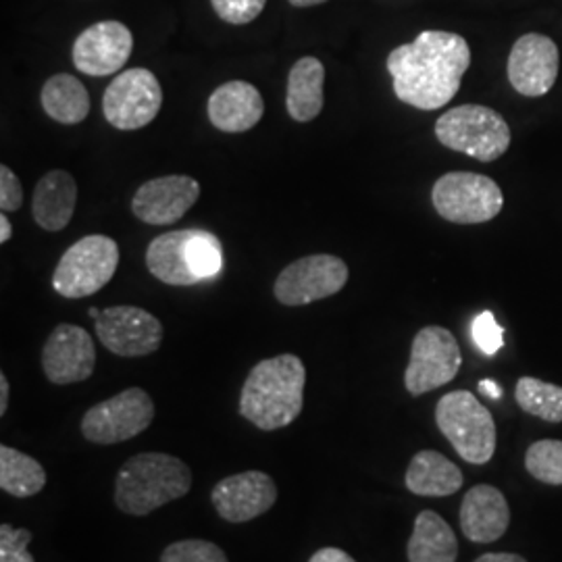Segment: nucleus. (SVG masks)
<instances>
[{"mask_svg":"<svg viewBox=\"0 0 562 562\" xmlns=\"http://www.w3.org/2000/svg\"><path fill=\"white\" fill-rule=\"evenodd\" d=\"M471 65L467 41L440 30H427L387 55V71L398 101L422 111L442 109L461 90Z\"/></svg>","mask_w":562,"mask_h":562,"instance_id":"obj_1","label":"nucleus"},{"mask_svg":"<svg viewBox=\"0 0 562 562\" xmlns=\"http://www.w3.org/2000/svg\"><path fill=\"white\" fill-rule=\"evenodd\" d=\"M306 369L296 355H280L252 367L241 385L240 415L261 431L296 422L304 406Z\"/></svg>","mask_w":562,"mask_h":562,"instance_id":"obj_2","label":"nucleus"},{"mask_svg":"<svg viewBox=\"0 0 562 562\" xmlns=\"http://www.w3.org/2000/svg\"><path fill=\"white\" fill-rule=\"evenodd\" d=\"M192 490V471L165 452H140L123 462L115 480V504L121 513L146 517Z\"/></svg>","mask_w":562,"mask_h":562,"instance_id":"obj_3","label":"nucleus"},{"mask_svg":"<svg viewBox=\"0 0 562 562\" xmlns=\"http://www.w3.org/2000/svg\"><path fill=\"white\" fill-rule=\"evenodd\" d=\"M146 267L167 285H194L222 271V241L204 229L167 232L150 241Z\"/></svg>","mask_w":562,"mask_h":562,"instance_id":"obj_4","label":"nucleus"},{"mask_svg":"<svg viewBox=\"0 0 562 562\" xmlns=\"http://www.w3.org/2000/svg\"><path fill=\"white\" fill-rule=\"evenodd\" d=\"M436 138L446 148L475 161L501 159L510 146V127L501 113L482 104H461L446 111L436 123Z\"/></svg>","mask_w":562,"mask_h":562,"instance_id":"obj_5","label":"nucleus"},{"mask_svg":"<svg viewBox=\"0 0 562 562\" xmlns=\"http://www.w3.org/2000/svg\"><path fill=\"white\" fill-rule=\"evenodd\" d=\"M436 423L462 461H492L496 452V423L475 394L457 390L442 396L436 406Z\"/></svg>","mask_w":562,"mask_h":562,"instance_id":"obj_6","label":"nucleus"},{"mask_svg":"<svg viewBox=\"0 0 562 562\" xmlns=\"http://www.w3.org/2000/svg\"><path fill=\"white\" fill-rule=\"evenodd\" d=\"M120 267V246L109 236H86L60 257L53 288L63 299H86L113 280Z\"/></svg>","mask_w":562,"mask_h":562,"instance_id":"obj_7","label":"nucleus"},{"mask_svg":"<svg viewBox=\"0 0 562 562\" xmlns=\"http://www.w3.org/2000/svg\"><path fill=\"white\" fill-rule=\"evenodd\" d=\"M431 202L446 222L477 225L501 215L504 196L492 178L469 171H452L436 181Z\"/></svg>","mask_w":562,"mask_h":562,"instance_id":"obj_8","label":"nucleus"},{"mask_svg":"<svg viewBox=\"0 0 562 562\" xmlns=\"http://www.w3.org/2000/svg\"><path fill=\"white\" fill-rule=\"evenodd\" d=\"M155 402L142 387H127L99 402L81 417V436L97 446L127 442L150 427Z\"/></svg>","mask_w":562,"mask_h":562,"instance_id":"obj_9","label":"nucleus"},{"mask_svg":"<svg viewBox=\"0 0 562 562\" xmlns=\"http://www.w3.org/2000/svg\"><path fill=\"white\" fill-rule=\"evenodd\" d=\"M459 341L440 325L423 327L411 346V361L404 371V387L411 396H423L452 382L461 371Z\"/></svg>","mask_w":562,"mask_h":562,"instance_id":"obj_10","label":"nucleus"},{"mask_svg":"<svg viewBox=\"0 0 562 562\" xmlns=\"http://www.w3.org/2000/svg\"><path fill=\"white\" fill-rule=\"evenodd\" d=\"M162 90L148 69H127L109 83L102 97V113L109 125L134 132L146 127L161 111Z\"/></svg>","mask_w":562,"mask_h":562,"instance_id":"obj_11","label":"nucleus"},{"mask_svg":"<svg viewBox=\"0 0 562 562\" xmlns=\"http://www.w3.org/2000/svg\"><path fill=\"white\" fill-rule=\"evenodd\" d=\"M348 265L334 255H311L288 265L273 285L283 306H304L336 296L348 283Z\"/></svg>","mask_w":562,"mask_h":562,"instance_id":"obj_12","label":"nucleus"},{"mask_svg":"<svg viewBox=\"0 0 562 562\" xmlns=\"http://www.w3.org/2000/svg\"><path fill=\"white\" fill-rule=\"evenodd\" d=\"M94 322L102 346L123 359L146 357L161 348L162 323L138 306H109Z\"/></svg>","mask_w":562,"mask_h":562,"instance_id":"obj_13","label":"nucleus"},{"mask_svg":"<svg viewBox=\"0 0 562 562\" xmlns=\"http://www.w3.org/2000/svg\"><path fill=\"white\" fill-rule=\"evenodd\" d=\"M97 367L92 336L71 323H60L42 346V371L55 385L86 382Z\"/></svg>","mask_w":562,"mask_h":562,"instance_id":"obj_14","label":"nucleus"},{"mask_svg":"<svg viewBox=\"0 0 562 562\" xmlns=\"http://www.w3.org/2000/svg\"><path fill=\"white\" fill-rule=\"evenodd\" d=\"M132 50L134 36L121 21H99L74 42V65L86 76L104 78L121 71Z\"/></svg>","mask_w":562,"mask_h":562,"instance_id":"obj_15","label":"nucleus"},{"mask_svg":"<svg viewBox=\"0 0 562 562\" xmlns=\"http://www.w3.org/2000/svg\"><path fill=\"white\" fill-rule=\"evenodd\" d=\"M559 63L557 42L542 34H525L510 50L508 81L522 97L538 99L557 83Z\"/></svg>","mask_w":562,"mask_h":562,"instance_id":"obj_16","label":"nucleus"},{"mask_svg":"<svg viewBox=\"0 0 562 562\" xmlns=\"http://www.w3.org/2000/svg\"><path fill=\"white\" fill-rule=\"evenodd\" d=\"M211 503L223 521H252L276 506L278 485L262 471H244L217 483L211 492Z\"/></svg>","mask_w":562,"mask_h":562,"instance_id":"obj_17","label":"nucleus"},{"mask_svg":"<svg viewBox=\"0 0 562 562\" xmlns=\"http://www.w3.org/2000/svg\"><path fill=\"white\" fill-rule=\"evenodd\" d=\"M201 199V183L190 176H165L146 181L132 201L134 215L146 225H171Z\"/></svg>","mask_w":562,"mask_h":562,"instance_id":"obj_18","label":"nucleus"},{"mask_svg":"<svg viewBox=\"0 0 562 562\" xmlns=\"http://www.w3.org/2000/svg\"><path fill=\"white\" fill-rule=\"evenodd\" d=\"M459 521L469 542H496L510 525V508L498 487L480 483L464 494Z\"/></svg>","mask_w":562,"mask_h":562,"instance_id":"obj_19","label":"nucleus"},{"mask_svg":"<svg viewBox=\"0 0 562 562\" xmlns=\"http://www.w3.org/2000/svg\"><path fill=\"white\" fill-rule=\"evenodd\" d=\"M209 120L225 134L252 130L265 113L261 92L248 81L234 80L220 86L209 99Z\"/></svg>","mask_w":562,"mask_h":562,"instance_id":"obj_20","label":"nucleus"},{"mask_svg":"<svg viewBox=\"0 0 562 562\" xmlns=\"http://www.w3.org/2000/svg\"><path fill=\"white\" fill-rule=\"evenodd\" d=\"M76 202H78V183L74 180V176L63 169H55L42 176V180L36 183L34 199H32V213L42 229L60 232L71 222L76 213Z\"/></svg>","mask_w":562,"mask_h":562,"instance_id":"obj_21","label":"nucleus"},{"mask_svg":"<svg viewBox=\"0 0 562 562\" xmlns=\"http://www.w3.org/2000/svg\"><path fill=\"white\" fill-rule=\"evenodd\" d=\"M461 469L436 450H422L406 469L404 483L408 492L425 498H446L462 487Z\"/></svg>","mask_w":562,"mask_h":562,"instance_id":"obj_22","label":"nucleus"},{"mask_svg":"<svg viewBox=\"0 0 562 562\" xmlns=\"http://www.w3.org/2000/svg\"><path fill=\"white\" fill-rule=\"evenodd\" d=\"M408 562H457L459 540L454 529L434 510H422L406 546Z\"/></svg>","mask_w":562,"mask_h":562,"instance_id":"obj_23","label":"nucleus"},{"mask_svg":"<svg viewBox=\"0 0 562 562\" xmlns=\"http://www.w3.org/2000/svg\"><path fill=\"white\" fill-rule=\"evenodd\" d=\"M323 81H325V67L322 60L315 57H302L290 69L285 109L292 120L308 123L322 113Z\"/></svg>","mask_w":562,"mask_h":562,"instance_id":"obj_24","label":"nucleus"},{"mask_svg":"<svg viewBox=\"0 0 562 562\" xmlns=\"http://www.w3.org/2000/svg\"><path fill=\"white\" fill-rule=\"evenodd\" d=\"M44 113L63 125H76L90 113V94L76 76L57 74L42 86Z\"/></svg>","mask_w":562,"mask_h":562,"instance_id":"obj_25","label":"nucleus"},{"mask_svg":"<svg viewBox=\"0 0 562 562\" xmlns=\"http://www.w3.org/2000/svg\"><path fill=\"white\" fill-rule=\"evenodd\" d=\"M46 485V471L41 462L11 446H0V487L9 496L32 498Z\"/></svg>","mask_w":562,"mask_h":562,"instance_id":"obj_26","label":"nucleus"},{"mask_svg":"<svg viewBox=\"0 0 562 562\" xmlns=\"http://www.w3.org/2000/svg\"><path fill=\"white\" fill-rule=\"evenodd\" d=\"M515 398L527 415L548 423H562V387L538 378H521L515 387Z\"/></svg>","mask_w":562,"mask_h":562,"instance_id":"obj_27","label":"nucleus"},{"mask_svg":"<svg viewBox=\"0 0 562 562\" xmlns=\"http://www.w3.org/2000/svg\"><path fill=\"white\" fill-rule=\"evenodd\" d=\"M525 469L538 482L562 485L561 440H540L531 443L525 454Z\"/></svg>","mask_w":562,"mask_h":562,"instance_id":"obj_28","label":"nucleus"},{"mask_svg":"<svg viewBox=\"0 0 562 562\" xmlns=\"http://www.w3.org/2000/svg\"><path fill=\"white\" fill-rule=\"evenodd\" d=\"M159 562H229L217 543L209 540H180L162 550Z\"/></svg>","mask_w":562,"mask_h":562,"instance_id":"obj_29","label":"nucleus"},{"mask_svg":"<svg viewBox=\"0 0 562 562\" xmlns=\"http://www.w3.org/2000/svg\"><path fill=\"white\" fill-rule=\"evenodd\" d=\"M32 542V533L23 529H13L11 525H0V562H36L27 546Z\"/></svg>","mask_w":562,"mask_h":562,"instance_id":"obj_30","label":"nucleus"},{"mask_svg":"<svg viewBox=\"0 0 562 562\" xmlns=\"http://www.w3.org/2000/svg\"><path fill=\"white\" fill-rule=\"evenodd\" d=\"M473 341L485 357H494L504 346V327L498 325L494 313L483 311L473 322Z\"/></svg>","mask_w":562,"mask_h":562,"instance_id":"obj_31","label":"nucleus"},{"mask_svg":"<svg viewBox=\"0 0 562 562\" xmlns=\"http://www.w3.org/2000/svg\"><path fill=\"white\" fill-rule=\"evenodd\" d=\"M211 4L225 23L246 25L261 15L267 0H211Z\"/></svg>","mask_w":562,"mask_h":562,"instance_id":"obj_32","label":"nucleus"},{"mask_svg":"<svg viewBox=\"0 0 562 562\" xmlns=\"http://www.w3.org/2000/svg\"><path fill=\"white\" fill-rule=\"evenodd\" d=\"M23 204V188L13 169L0 165V209L2 213H15Z\"/></svg>","mask_w":562,"mask_h":562,"instance_id":"obj_33","label":"nucleus"},{"mask_svg":"<svg viewBox=\"0 0 562 562\" xmlns=\"http://www.w3.org/2000/svg\"><path fill=\"white\" fill-rule=\"evenodd\" d=\"M308 562H357L348 552H344L341 548H331V546H327V548H322V550H317Z\"/></svg>","mask_w":562,"mask_h":562,"instance_id":"obj_34","label":"nucleus"},{"mask_svg":"<svg viewBox=\"0 0 562 562\" xmlns=\"http://www.w3.org/2000/svg\"><path fill=\"white\" fill-rule=\"evenodd\" d=\"M475 562H527L519 554H510V552H487Z\"/></svg>","mask_w":562,"mask_h":562,"instance_id":"obj_35","label":"nucleus"},{"mask_svg":"<svg viewBox=\"0 0 562 562\" xmlns=\"http://www.w3.org/2000/svg\"><path fill=\"white\" fill-rule=\"evenodd\" d=\"M480 392H483L490 398H494V401H498L503 396V387L494 382V380H482L480 382Z\"/></svg>","mask_w":562,"mask_h":562,"instance_id":"obj_36","label":"nucleus"},{"mask_svg":"<svg viewBox=\"0 0 562 562\" xmlns=\"http://www.w3.org/2000/svg\"><path fill=\"white\" fill-rule=\"evenodd\" d=\"M9 380L4 373H0V417H4L7 408H9Z\"/></svg>","mask_w":562,"mask_h":562,"instance_id":"obj_37","label":"nucleus"},{"mask_svg":"<svg viewBox=\"0 0 562 562\" xmlns=\"http://www.w3.org/2000/svg\"><path fill=\"white\" fill-rule=\"evenodd\" d=\"M11 236H13V227L9 223L7 213H2L0 215V244H7V241L11 240Z\"/></svg>","mask_w":562,"mask_h":562,"instance_id":"obj_38","label":"nucleus"},{"mask_svg":"<svg viewBox=\"0 0 562 562\" xmlns=\"http://www.w3.org/2000/svg\"><path fill=\"white\" fill-rule=\"evenodd\" d=\"M292 7H296V9H306V7H317V4H323V2H327V0H288Z\"/></svg>","mask_w":562,"mask_h":562,"instance_id":"obj_39","label":"nucleus"},{"mask_svg":"<svg viewBox=\"0 0 562 562\" xmlns=\"http://www.w3.org/2000/svg\"><path fill=\"white\" fill-rule=\"evenodd\" d=\"M99 315H101V311H99V308H90V317H92V319H97Z\"/></svg>","mask_w":562,"mask_h":562,"instance_id":"obj_40","label":"nucleus"}]
</instances>
